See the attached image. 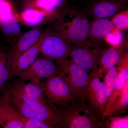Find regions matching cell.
<instances>
[{
    "mask_svg": "<svg viewBox=\"0 0 128 128\" xmlns=\"http://www.w3.org/2000/svg\"><path fill=\"white\" fill-rule=\"evenodd\" d=\"M60 106L56 107L60 128H100L105 117L89 104L75 102Z\"/></svg>",
    "mask_w": 128,
    "mask_h": 128,
    "instance_id": "obj_1",
    "label": "cell"
},
{
    "mask_svg": "<svg viewBox=\"0 0 128 128\" xmlns=\"http://www.w3.org/2000/svg\"><path fill=\"white\" fill-rule=\"evenodd\" d=\"M67 13L57 24L56 32L69 44L75 47L84 43L89 39L90 24L87 18L78 12Z\"/></svg>",
    "mask_w": 128,
    "mask_h": 128,
    "instance_id": "obj_2",
    "label": "cell"
},
{
    "mask_svg": "<svg viewBox=\"0 0 128 128\" xmlns=\"http://www.w3.org/2000/svg\"><path fill=\"white\" fill-rule=\"evenodd\" d=\"M60 67L58 74L68 86L76 102L85 103L87 100L91 73L69 59Z\"/></svg>",
    "mask_w": 128,
    "mask_h": 128,
    "instance_id": "obj_3",
    "label": "cell"
},
{
    "mask_svg": "<svg viewBox=\"0 0 128 128\" xmlns=\"http://www.w3.org/2000/svg\"><path fill=\"white\" fill-rule=\"evenodd\" d=\"M10 104L23 116L48 122L55 128H60V121L56 107L48 99L44 101L10 102Z\"/></svg>",
    "mask_w": 128,
    "mask_h": 128,
    "instance_id": "obj_4",
    "label": "cell"
},
{
    "mask_svg": "<svg viewBox=\"0 0 128 128\" xmlns=\"http://www.w3.org/2000/svg\"><path fill=\"white\" fill-rule=\"evenodd\" d=\"M73 47L57 32L47 30L41 43L40 53L44 58L56 60L60 66L69 59Z\"/></svg>",
    "mask_w": 128,
    "mask_h": 128,
    "instance_id": "obj_5",
    "label": "cell"
},
{
    "mask_svg": "<svg viewBox=\"0 0 128 128\" xmlns=\"http://www.w3.org/2000/svg\"><path fill=\"white\" fill-rule=\"evenodd\" d=\"M7 94L10 102H23L31 101L47 100L41 85L18 79L11 83H6L2 93Z\"/></svg>",
    "mask_w": 128,
    "mask_h": 128,
    "instance_id": "obj_6",
    "label": "cell"
},
{
    "mask_svg": "<svg viewBox=\"0 0 128 128\" xmlns=\"http://www.w3.org/2000/svg\"><path fill=\"white\" fill-rule=\"evenodd\" d=\"M104 50L98 41L88 40L84 43L73 47L69 59L89 72L97 67Z\"/></svg>",
    "mask_w": 128,
    "mask_h": 128,
    "instance_id": "obj_7",
    "label": "cell"
},
{
    "mask_svg": "<svg viewBox=\"0 0 128 128\" xmlns=\"http://www.w3.org/2000/svg\"><path fill=\"white\" fill-rule=\"evenodd\" d=\"M41 86L44 96L53 104L64 106L76 102L68 86L59 74L46 78Z\"/></svg>",
    "mask_w": 128,
    "mask_h": 128,
    "instance_id": "obj_8",
    "label": "cell"
},
{
    "mask_svg": "<svg viewBox=\"0 0 128 128\" xmlns=\"http://www.w3.org/2000/svg\"><path fill=\"white\" fill-rule=\"evenodd\" d=\"M60 69L58 64L43 57L38 58L28 68L18 76L24 81L30 82L38 85L41 84V79L50 76L58 74Z\"/></svg>",
    "mask_w": 128,
    "mask_h": 128,
    "instance_id": "obj_9",
    "label": "cell"
},
{
    "mask_svg": "<svg viewBox=\"0 0 128 128\" xmlns=\"http://www.w3.org/2000/svg\"><path fill=\"white\" fill-rule=\"evenodd\" d=\"M40 27L34 28L24 34L15 46L8 52V66L10 72V78L14 72L21 56L34 45L41 38L43 32Z\"/></svg>",
    "mask_w": 128,
    "mask_h": 128,
    "instance_id": "obj_10",
    "label": "cell"
},
{
    "mask_svg": "<svg viewBox=\"0 0 128 128\" xmlns=\"http://www.w3.org/2000/svg\"><path fill=\"white\" fill-rule=\"evenodd\" d=\"M101 79L95 68L91 73L86 100L92 107L103 114L108 101L107 92L105 84Z\"/></svg>",
    "mask_w": 128,
    "mask_h": 128,
    "instance_id": "obj_11",
    "label": "cell"
},
{
    "mask_svg": "<svg viewBox=\"0 0 128 128\" xmlns=\"http://www.w3.org/2000/svg\"><path fill=\"white\" fill-rule=\"evenodd\" d=\"M127 53L128 44L126 41H124L119 46L104 49L96 68V73L98 77L103 78L105 74L113 67L116 66Z\"/></svg>",
    "mask_w": 128,
    "mask_h": 128,
    "instance_id": "obj_12",
    "label": "cell"
},
{
    "mask_svg": "<svg viewBox=\"0 0 128 128\" xmlns=\"http://www.w3.org/2000/svg\"><path fill=\"white\" fill-rule=\"evenodd\" d=\"M117 66L118 74L112 96L108 98L103 115L105 116L120 96L128 82V53L124 56Z\"/></svg>",
    "mask_w": 128,
    "mask_h": 128,
    "instance_id": "obj_13",
    "label": "cell"
},
{
    "mask_svg": "<svg viewBox=\"0 0 128 128\" xmlns=\"http://www.w3.org/2000/svg\"><path fill=\"white\" fill-rule=\"evenodd\" d=\"M124 3L118 0H102L95 3L92 9L96 19H108L124 11Z\"/></svg>",
    "mask_w": 128,
    "mask_h": 128,
    "instance_id": "obj_14",
    "label": "cell"
},
{
    "mask_svg": "<svg viewBox=\"0 0 128 128\" xmlns=\"http://www.w3.org/2000/svg\"><path fill=\"white\" fill-rule=\"evenodd\" d=\"M46 31L43 32L39 40L21 56L14 72L9 78V81L14 77L19 76L21 73L30 67L38 59L40 54L41 43Z\"/></svg>",
    "mask_w": 128,
    "mask_h": 128,
    "instance_id": "obj_15",
    "label": "cell"
},
{
    "mask_svg": "<svg viewBox=\"0 0 128 128\" xmlns=\"http://www.w3.org/2000/svg\"><path fill=\"white\" fill-rule=\"evenodd\" d=\"M55 15L39 9L25 8L19 14V20L24 25L35 28L41 26Z\"/></svg>",
    "mask_w": 128,
    "mask_h": 128,
    "instance_id": "obj_16",
    "label": "cell"
},
{
    "mask_svg": "<svg viewBox=\"0 0 128 128\" xmlns=\"http://www.w3.org/2000/svg\"><path fill=\"white\" fill-rule=\"evenodd\" d=\"M0 126L4 128H24L23 116L9 104L0 114Z\"/></svg>",
    "mask_w": 128,
    "mask_h": 128,
    "instance_id": "obj_17",
    "label": "cell"
},
{
    "mask_svg": "<svg viewBox=\"0 0 128 128\" xmlns=\"http://www.w3.org/2000/svg\"><path fill=\"white\" fill-rule=\"evenodd\" d=\"M64 4V0H21V6L23 8L39 9L56 14L57 10Z\"/></svg>",
    "mask_w": 128,
    "mask_h": 128,
    "instance_id": "obj_18",
    "label": "cell"
},
{
    "mask_svg": "<svg viewBox=\"0 0 128 128\" xmlns=\"http://www.w3.org/2000/svg\"><path fill=\"white\" fill-rule=\"evenodd\" d=\"M114 28L113 24L108 19H96L90 24L89 39L100 41Z\"/></svg>",
    "mask_w": 128,
    "mask_h": 128,
    "instance_id": "obj_19",
    "label": "cell"
},
{
    "mask_svg": "<svg viewBox=\"0 0 128 128\" xmlns=\"http://www.w3.org/2000/svg\"><path fill=\"white\" fill-rule=\"evenodd\" d=\"M128 110V82L105 116L127 113Z\"/></svg>",
    "mask_w": 128,
    "mask_h": 128,
    "instance_id": "obj_20",
    "label": "cell"
},
{
    "mask_svg": "<svg viewBox=\"0 0 128 128\" xmlns=\"http://www.w3.org/2000/svg\"><path fill=\"white\" fill-rule=\"evenodd\" d=\"M20 21L19 15L15 12L10 0L0 2V25Z\"/></svg>",
    "mask_w": 128,
    "mask_h": 128,
    "instance_id": "obj_21",
    "label": "cell"
},
{
    "mask_svg": "<svg viewBox=\"0 0 128 128\" xmlns=\"http://www.w3.org/2000/svg\"><path fill=\"white\" fill-rule=\"evenodd\" d=\"M8 51L0 48V94L10 78V72L8 60Z\"/></svg>",
    "mask_w": 128,
    "mask_h": 128,
    "instance_id": "obj_22",
    "label": "cell"
},
{
    "mask_svg": "<svg viewBox=\"0 0 128 128\" xmlns=\"http://www.w3.org/2000/svg\"><path fill=\"white\" fill-rule=\"evenodd\" d=\"M102 128H128V116H105L100 124Z\"/></svg>",
    "mask_w": 128,
    "mask_h": 128,
    "instance_id": "obj_23",
    "label": "cell"
},
{
    "mask_svg": "<svg viewBox=\"0 0 128 128\" xmlns=\"http://www.w3.org/2000/svg\"><path fill=\"white\" fill-rule=\"evenodd\" d=\"M118 68L116 66L109 70L104 75V82L106 88L108 100L112 96L118 80Z\"/></svg>",
    "mask_w": 128,
    "mask_h": 128,
    "instance_id": "obj_24",
    "label": "cell"
},
{
    "mask_svg": "<svg viewBox=\"0 0 128 128\" xmlns=\"http://www.w3.org/2000/svg\"><path fill=\"white\" fill-rule=\"evenodd\" d=\"M112 22L115 28L120 30H127L128 28V10L120 12L113 17Z\"/></svg>",
    "mask_w": 128,
    "mask_h": 128,
    "instance_id": "obj_25",
    "label": "cell"
},
{
    "mask_svg": "<svg viewBox=\"0 0 128 128\" xmlns=\"http://www.w3.org/2000/svg\"><path fill=\"white\" fill-rule=\"evenodd\" d=\"M19 21L0 26V29L3 34L7 36H14L19 34L21 32L22 27Z\"/></svg>",
    "mask_w": 128,
    "mask_h": 128,
    "instance_id": "obj_26",
    "label": "cell"
},
{
    "mask_svg": "<svg viewBox=\"0 0 128 128\" xmlns=\"http://www.w3.org/2000/svg\"><path fill=\"white\" fill-rule=\"evenodd\" d=\"M23 117L24 128H55L54 125L48 122Z\"/></svg>",
    "mask_w": 128,
    "mask_h": 128,
    "instance_id": "obj_27",
    "label": "cell"
},
{
    "mask_svg": "<svg viewBox=\"0 0 128 128\" xmlns=\"http://www.w3.org/2000/svg\"><path fill=\"white\" fill-rule=\"evenodd\" d=\"M121 31L114 28L104 38H106V40L113 47L119 46L124 42L123 36Z\"/></svg>",
    "mask_w": 128,
    "mask_h": 128,
    "instance_id": "obj_28",
    "label": "cell"
},
{
    "mask_svg": "<svg viewBox=\"0 0 128 128\" xmlns=\"http://www.w3.org/2000/svg\"><path fill=\"white\" fill-rule=\"evenodd\" d=\"M10 103V98L7 94L2 92L0 94V114L3 109Z\"/></svg>",
    "mask_w": 128,
    "mask_h": 128,
    "instance_id": "obj_29",
    "label": "cell"
},
{
    "mask_svg": "<svg viewBox=\"0 0 128 128\" xmlns=\"http://www.w3.org/2000/svg\"><path fill=\"white\" fill-rule=\"evenodd\" d=\"M118 0L120 2H122L124 3V2H127L128 1V0Z\"/></svg>",
    "mask_w": 128,
    "mask_h": 128,
    "instance_id": "obj_30",
    "label": "cell"
},
{
    "mask_svg": "<svg viewBox=\"0 0 128 128\" xmlns=\"http://www.w3.org/2000/svg\"><path fill=\"white\" fill-rule=\"evenodd\" d=\"M4 0H0V2Z\"/></svg>",
    "mask_w": 128,
    "mask_h": 128,
    "instance_id": "obj_31",
    "label": "cell"
}]
</instances>
